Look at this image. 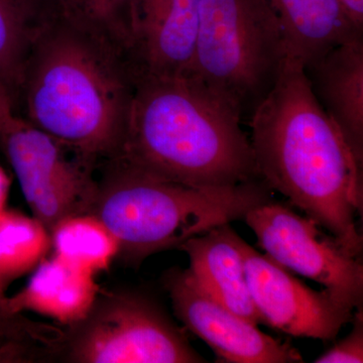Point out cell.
<instances>
[{"instance_id": "cell-21", "label": "cell", "mask_w": 363, "mask_h": 363, "mask_svg": "<svg viewBox=\"0 0 363 363\" xmlns=\"http://www.w3.org/2000/svg\"><path fill=\"white\" fill-rule=\"evenodd\" d=\"M352 330L342 340L314 360L316 363H362L363 362V312L357 309L353 313Z\"/></svg>"}, {"instance_id": "cell-11", "label": "cell", "mask_w": 363, "mask_h": 363, "mask_svg": "<svg viewBox=\"0 0 363 363\" xmlns=\"http://www.w3.org/2000/svg\"><path fill=\"white\" fill-rule=\"evenodd\" d=\"M200 0H130L128 59L138 77L187 75Z\"/></svg>"}, {"instance_id": "cell-19", "label": "cell", "mask_w": 363, "mask_h": 363, "mask_svg": "<svg viewBox=\"0 0 363 363\" xmlns=\"http://www.w3.org/2000/svg\"><path fill=\"white\" fill-rule=\"evenodd\" d=\"M65 332L21 314L0 317V363H28L59 354Z\"/></svg>"}, {"instance_id": "cell-17", "label": "cell", "mask_w": 363, "mask_h": 363, "mask_svg": "<svg viewBox=\"0 0 363 363\" xmlns=\"http://www.w3.org/2000/svg\"><path fill=\"white\" fill-rule=\"evenodd\" d=\"M55 255L96 276L118 257L116 236L93 214L67 217L51 231Z\"/></svg>"}, {"instance_id": "cell-23", "label": "cell", "mask_w": 363, "mask_h": 363, "mask_svg": "<svg viewBox=\"0 0 363 363\" xmlns=\"http://www.w3.org/2000/svg\"><path fill=\"white\" fill-rule=\"evenodd\" d=\"M355 26L363 30V0H339Z\"/></svg>"}, {"instance_id": "cell-7", "label": "cell", "mask_w": 363, "mask_h": 363, "mask_svg": "<svg viewBox=\"0 0 363 363\" xmlns=\"http://www.w3.org/2000/svg\"><path fill=\"white\" fill-rule=\"evenodd\" d=\"M0 147L33 216L50 233L67 217L91 214L99 189L96 172L101 162L18 116L0 131Z\"/></svg>"}, {"instance_id": "cell-4", "label": "cell", "mask_w": 363, "mask_h": 363, "mask_svg": "<svg viewBox=\"0 0 363 363\" xmlns=\"http://www.w3.org/2000/svg\"><path fill=\"white\" fill-rule=\"evenodd\" d=\"M102 166L91 214L108 227L118 241L119 257L133 264L179 248L214 227L243 220L253 208L272 200L262 179L233 188L200 189L150 175L118 159Z\"/></svg>"}, {"instance_id": "cell-22", "label": "cell", "mask_w": 363, "mask_h": 363, "mask_svg": "<svg viewBox=\"0 0 363 363\" xmlns=\"http://www.w3.org/2000/svg\"><path fill=\"white\" fill-rule=\"evenodd\" d=\"M16 116L18 114L14 109L11 98L6 87L0 82V131L6 128Z\"/></svg>"}, {"instance_id": "cell-8", "label": "cell", "mask_w": 363, "mask_h": 363, "mask_svg": "<svg viewBox=\"0 0 363 363\" xmlns=\"http://www.w3.org/2000/svg\"><path fill=\"white\" fill-rule=\"evenodd\" d=\"M243 220L269 259L323 286L346 307L362 309V257L322 230L316 221L272 200L253 208Z\"/></svg>"}, {"instance_id": "cell-15", "label": "cell", "mask_w": 363, "mask_h": 363, "mask_svg": "<svg viewBox=\"0 0 363 363\" xmlns=\"http://www.w3.org/2000/svg\"><path fill=\"white\" fill-rule=\"evenodd\" d=\"M276 16L289 58L303 68L332 48L363 37L339 0H266Z\"/></svg>"}, {"instance_id": "cell-6", "label": "cell", "mask_w": 363, "mask_h": 363, "mask_svg": "<svg viewBox=\"0 0 363 363\" xmlns=\"http://www.w3.org/2000/svg\"><path fill=\"white\" fill-rule=\"evenodd\" d=\"M60 354L75 363L205 362L156 303L135 293L99 296L69 327Z\"/></svg>"}, {"instance_id": "cell-14", "label": "cell", "mask_w": 363, "mask_h": 363, "mask_svg": "<svg viewBox=\"0 0 363 363\" xmlns=\"http://www.w3.org/2000/svg\"><path fill=\"white\" fill-rule=\"evenodd\" d=\"M238 238L230 223L222 224L190 238L179 250L187 253L188 271L212 297L253 324H262L248 289Z\"/></svg>"}, {"instance_id": "cell-13", "label": "cell", "mask_w": 363, "mask_h": 363, "mask_svg": "<svg viewBox=\"0 0 363 363\" xmlns=\"http://www.w3.org/2000/svg\"><path fill=\"white\" fill-rule=\"evenodd\" d=\"M28 284L2 300L6 315L33 312L67 327L84 319L99 295L94 274L54 255L33 269Z\"/></svg>"}, {"instance_id": "cell-9", "label": "cell", "mask_w": 363, "mask_h": 363, "mask_svg": "<svg viewBox=\"0 0 363 363\" xmlns=\"http://www.w3.org/2000/svg\"><path fill=\"white\" fill-rule=\"evenodd\" d=\"M238 247L262 324L294 337L326 342L350 323L354 310L341 304L328 291L309 288L240 236Z\"/></svg>"}, {"instance_id": "cell-3", "label": "cell", "mask_w": 363, "mask_h": 363, "mask_svg": "<svg viewBox=\"0 0 363 363\" xmlns=\"http://www.w3.org/2000/svg\"><path fill=\"white\" fill-rule=\"evenodd\" d=\"M242 123L192 76L138 77L114 159L189 187H235L260 179Z\"/></svg>"}, {"instance_id": "cell-18", "label": "cell", "mask_w": 363, "mask_h": 363, "mask_svg": "<svg viewBox=\"0 0 363 363\" xmlns=\"http://www.w3.org/2000/svg\"><path fill=\"white\" fill-rule=\"evenodd\" d=\"M51 247V233L42 222L18 210H4L0 214V295L39 266Z\"/></svg>"}, {"instance_id": "cell-24", "label": "cell", "mask_w": 363, "mask_h": 363, "mask_svg": "<svg viewBox=\"0 0 363 363\" xmlns=\"http://www.w3.org/2000/svg\"><path fill=\"white\" fill-rule=\"evenodd\" d=\"M9 190H11V181H9L6 171L0 166V214L6 209Z\"/></svg>"}, {"instance_id": "cell-1", "label": "cell", "mask_w": 363, "mask_h": 363, "mask_svg": "<svg viewBox=\"0 0 363 363\" xmlns=\"http://www.w3.org/2000/svg\"><path fill=\"white\" fill-rule=\"evenodd\" d=\"M260 179L362 257V164L286 57L276 85L247 123Z\"/></svg>"}, {"instance_id": "cell-16", "label": "cell", "mask_w": 363, "mask_h": 363, "mask_svg": "<svg viewBox=\"0 0 363 363\" xmlns=\"http://www.w3.org/2000/svg\"><path fill=\"white\" fill-rule=\"evenodd\" d=\"M60 16L54 0H0V82L18 116L26 66L40 38Z\"/></svg>"}, {"instance_id": "cell-12", "label": "cell", "mask_w": 363, "mask_h": 363, "mask_svg": "<svg viewBox=\"0 0 363 363\" xmlns=\"http://www.w3.org/2000/svg\"><path fill=\"white\" fill-rule=\"evenodd\" d=\"M304 71L317 101L363 164V37L332 48Z\"/></svg>"}, {"instance_id": "cell-10", "label": "cell", "mask_w": 363, "mask_h": 363, "mask_svg": "<svg viewBox=\"0 0 363 363\" xmlns=\"http://www.w3.org/2000/svg\"><path fill=\"white\" fill-rule=\"evenodd\" d=\"M164 286L177 318L211 347L221 362L297 363L302 355L291 344L272 337L229 310L198 284L188 269H174Z\"/></svg>"}, {"instance_id": "cell-20", "label": "cell", "mask_w": 363, "mask_h": 363, "mask_svg": "<svg viewBox=\"0 0 363 363\" xmlns=\"http://www.w3.org/2000/svg\"><path fill=\"white\" fill-rule=\"evenodd\" d=\"M62 16L111 40L128 57L130 0H54Z\"/></svg>"}, {"instance_id": "cell-25", "label": "cell", "mask_w": 363, "mask_h": 363, "mask_svg": "<svg viewBox=\"0 0 363 363\" xmlns=\"http://www.w3.org/2000/svg\"><path fill=\"white\" fill-rule=\"evenodd\" d=\"M6 297V296L0 295V317L6 316V313H4L2 311L1 304H2V300H4V298Z\"/></svg>"}, {"instance_id": "cell-2", "label": "cell", "mask_w": 363, "mask_h": 363, "mask_svg": "<svg viewBox=\"0 0 363 363\" xmlns=\"http://www.w3.org/2000/svg\"><path fill=\"white\" fill-rule=\"evenodd\" d=\"M136 80L121 48L62 16L30 56L18 116L99 162L109 161L123 147Z\"/></svg>"}, {"instance_id": "cell-5", "label": "cell", "mask_w": 363, "mask_h": 363, "mask_svg": "<svg viewBox=\"0 0 363 363\" xmlns=\"http://www.w3.org/2000/svg\"><path fill=\"white\" fill-rule=\"evenodd\" d=\"M283 33L266 0H200L187 75L206 86L248 123L281 76Z\"/></svg>"}]
</instances>
